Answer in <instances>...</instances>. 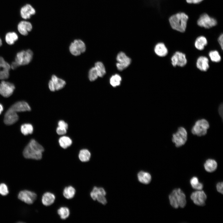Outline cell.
Here are the masks:
<instances>
[{"label":"cell","instance_id":"1","mask_svg":"<svg viewBox=\"0 0 223 223\" xmlns=\"http://www.w3.org/2000/svg\"><path fill=\"white\" fill-rule=\"evenodd\" d=\"M44 151L43 146L35 140L33 139L24 148L23 155L26 159L39 160L42 159Z\"/></svg>","mask_w":223,"mask_h":223},{"label":"cell","instance_id":"2","mask_svg":"<svg viewBox=\"0 0 223 223\" xmlns=\"http://www.w3.org/2000/svg\"><path fill=\"white\" fill-rule=\"evenodd\" d=\"M188 19L189 17L186 14L183 12H180L171 16L168 20L173 29L180 32L184 33L186 31Z\"/></svg>","mask_w":223,"mask_h":223},{"label":"cell","instance_id":"3","mask_svg":"<svg viewBox=\"0 0 223 223\" xmlns=\"http://www.w3.org/2000/svg\"><path fill=\"white\" fill-rule=\"evenodd\" d=\"M168 197L171 205L175 208L179 207L184 208L186 205V196L179 188L174 189L169 195Z\"/></svg>","mask_w":223,"mask_h":223},{"label":"cell","instance_id":"4","mask_svg":"<svg viewBox=\"0 0 223 223\" xmlns=\"http://www.w3.org/2000/svg\"><path fill=\"white\" fill-rule=\"evenodd\" d=\"M33 53L30 50H22L18 53L15 61L12 62L11 67L13 69L20 65L28 64L32 59Z\"/></svg>","mask_w":223,"mask_h":223},{"label":"cell","instance_id":"5","mask_svg":"<svg viewBox=\"0 0 223 223\" xmlns=\"http://www.w3.org/2000/svg\"><path fill=\"white\" fill-rule=\"evenodd\" d=\"M209 127V124L206 120L202 119L197 121L193 126L191 131L194 135L201 136L206 134Z\"/></svg>","mask_w":223,"mask_h":223},{"label":"cell","instance_id":"6","mask_svg":"<svg viewBox=\"0 0 223 223\" xmlns=\"http://www.w3.org/2000/svg\"><path fill=\"white\" fill-rule=\"evenodd\" d=\"M187 140V131L182 127H179L177 132L173 134L172 141L177 147H179L185 144Z\"/></svg>","mask_w":223,"mask_h":223},{"label":"cell","instance_id":"7","mask_svg":"<svg viewBox=\"0 0 223 223\" xmlns=\"http://www.w3.org/2000/svg\"><path fill=\"white\" fill-rule=\"evenodd\" d=\"M197 24L200 27L208 29L216 25L217 21L214 18L204 13L201 15L199 17L197 21Z\"/></svg>","mask_w":223,"mask_h":223},{"label":"cell","instance_id":"8","mask_svg":"<svg viewBox=\"0 0 223 223\" xmlns=\"http://www.w3.org/2000/svg\"><path fill=\"white\" fill-rule=\"evenodd\" d=\"M18 198L21 201L28 204H33L37 198V194L33 191L24 190L20 191L18 195Z\"/></svg>","mask_w":223,"mask_h":223},{"label":"cell","instance_id":"9","mask_svg":"<svg viewBox=\"0 0 223 223\" xmlns=\"http://www.w3.org/2000/svg\"><path fill=\"white\" fill-rule=\"evenodd\" d=\"M117 63L116 66L118 69L121 71L126 68L130 64L131 59L123 52H119L116 57Z\"/></svg>","mask_w":223,"mask_h":223},{"label":"cell","instance_id":"10","mask_svg":"<svg viewBox=\"0 0 223 223\" xmlns=\"http://www.w3.org/2000/svg\"><path fill=\"white\" fill-rule=\"evenodd\" d=\"M171 64L173 67H183L187 63L185 54L180 51L176 52L171 58Z\"/></svg>","mask_w":223,"mask_h":223},{"label":"cell","instance_id":"11","mask_svg":"<svg viewBox=\"0 0 223 223\" xmlns=\"http://www.w3.org/2000/svg\"><path fill=\"white\" fill-rule=\"evenodd\" d=\"M190 199L196 205L203 206L205 204L207 196L203 190H198L192 192L190 195Z\"/></svg>","mask_w":223,"mask_h":223},{"label":"cell","instance_id":"12","mask_svg":"<svg viewBox=\"0 0 223 223\" xmlns=\"http://www.w3.org/2000/svg\"><path fill=\"white\" fill-rule=\"evenodd\" d=\"M15 89L14 84L9 82L2 81L0 84V94L4 97L10 96Z\"/></svg>","mask_w":223,"mask_h":223},{"label":"cell","instance_id":"13","mask_svg":"<svg viewBox=\"0 0 223 223\" xmlns=\"http://www.w3.org/2000/svg\"><path fill=\"white\" fill-rule=\"evenodd\" d=\"M35 9L30 4H27L20 9V15L23 19L27 20L30 18L31 16L35 14Z\"/></svg>","mask_w":223,"mask_h":223},{"label":"cell","instance_id":"14","mask_svg":"<svg viewBox=\"0 0 223 223\" xmlns=\"http://www.w3.org/2000/svg\"><path fill=\"white\" fill-rule=\"evenodd\" d=\"M18 119L17 112L9 108L5 114L4 121L6 125H10L15 123Z\"/></svg>","mask_w":223,"mask_h":223},{"label":"cell","instance_id":"15","mask_svg":"<svg viewBox=\"0 0 223 223\" xmlns=\"http://www.w3.org/2000/svg\"><path fill=\"white\" fill-rule=\"evenodd\" d=\"M11 66L3 58L0 57V79H5L8 78Z\"/></svg>","mask_w":223,"mask_h":223},{"label":"cell","instance_id":"16","mask_svg":"<svg viewBox=\"0 0 223 223\" xmlns=\"http://www.w3.org/2000/svg\"><path fill=\"white\" fill-rule=\"evenodd\" d=\"M31 23L28 21L22 20L20 21L17 25V29L19 33L24 36L27 35L28 33L32 29Z\"/></svg>","mask_w":223,"mask_h":223},{"label":"cell","instance_id":"17","mask_svg":"<svg viewBox=\"0 0 223 223\" xmlns=\"http://www.w3.org/2000/svg\"><path fill=\"white\" fill-rule=\"evenodd\" d=\"M11 110L16 112L30 111V107L28 104L25 101H22L17 102L10 108Z\"/></svg>","mask_w":223,"mask_h":223},{"label":"cell","instance_id":"18","mask_svg":"<svg viewBox=\"0 0 223 223\" xmlns=\"http://www.w3.org/2000/svg\"><path fill=\"white\" fill-rule=\"evenodd\" d=\"M209 60L206 57L200 56L197 59L196 63L197 68L200 70L206 72L209 67Z\"/></svg>","mask_w":223,"mask_h":223},{"label":"cell","instance_id":"19","mask_svg":"<svg viewBox=\"0 0 223 223\" xmlns=\"http://www.w3.org/2000/svg\"><path fill=\"white\" fill-rule=\"evenodd\" d=\"M55 197L54 194L50 192H46L42 196V202L43 205L46 206L51 205L54 202Z\"/></svg>","mask_w":223,"mask_h":223},{"label":"cell","instance_id":"20","mask_svg":"<svg viewBox=\"0 0 223 223\" xmlns=\"http://www.w3.org/2000/svg\"><path fill=\"white\" fill-rule=\"evenodd\" d=\"M154 50L156 54L160 57L166 56L168 52V49L165 45L162 42L157 44L155 46Z\"/></svg>","mask_w":223,"mask_h":223},{"label":"cell","instance_id":"21","mask_svg":"<svg viewBox=\"0 0 223 223\" xmlns=\"http://www.w3.org/2000/svg\"><path fill=\"white\" fill-rule=\"evenodd\" d=\"M217 164L216 160L212 159L207 160L204 164L205 170L209 173L213 172L216 169Z\"/></svg>","mask_w":223,"mask_h":223},{"label":"cell","instance_id":"22","mask_svg":"<svg viewBox=\"0 0 223 223\" xmlns=\"http://www.w3.org/2000/svg\"><path fill=\"white\" fill-rule=\"evenodd\" d=\"M137 176L138 181L142 183L148 184L151 181V177L148 173L141 171L138 173Z\"/></svg>","mask_w":223,"mask_h":223},{"label":"cell","instance_id":"23","mask_svg":"<svg viewBox=\"0 0 223 223\" xmlns=\"http://www.w3.org/2000/svg\"><path fill=\"white\" fill-rule=\"evenodd\" d=\"M208 41L204 36H201L197 38L195 42V46L197 50H203L207 45Z\"/></svg>","mask_w":223,"mask_h":223},{"label":"cell","instance_id":"24","mask_svg":"<svg viewBox=\"0 0 223 223\" xmlns=\"http://www.w3.org/2000/svg\"><path fill=\"white\" fill-rule=\"evenodd\" d=\"M58 142L60 146L62 148L66 149L72 145V141L70 137L63 136L59 138Z\"/></svg>","mask_w":223,"mask_h":223},{"label":"cell","instance_id":"25","mask_svg":"<svg viewBox=\"0 0 223 223\" xmlns=\"http://www.w3.org/2000/svg\"><path fill=\"white\" fill-rule=\"evenodd\" d=\"M76 192L75 188L72 186H69L64 188L63 191V195L67 199H71L74 197Z\"/></svg>","mask_w":223,"mask_h":223},{"label":"cell","instance_id":"26","mask_svg":"<svg viewBox=\"0 0 223 223\" xmlns=\"http://www.w3.org/2000/svg\"><path fill=\"white\" fill-rule=\"evenodd\" d=\"M78 157L80 160L82 162H87L90 160L91 153L87 149H82L79 151Z\"/></svg>","mask_w":223,"mask_h":223},{"label":"cell","instance_id":"27","mask_svg":"<svg viewBox=\"0 0 223 223\" xmlns=\"http://www.w3.org/2000/svg\"><path fill=\"white\" fill-rule=\"evenodd\" d=\"M51 80L54 84L56 90L62 89L66 84V82L64 80L58 78L55 75L52 76Z\"/></svg>","mask_w":223,"mask_h":223},{"label":"cell","instance_id":"28","mask_svg":"<svg viewBox=\"0 0 223 223\" xmlns=\"http://www.w3.org/2000/svg\"><path fill=\"white\" fill-rule=\"evenodd\" d=\"M18 37L17 33L13 32L7 33L5 36V40L9 45H11L14 43L18 39Z\"/></svg>","mask_w":223,"mask_h":223},{"label":"cell","instance_id":"29","mask_svg":"<svg viewBox=\"0 0 223 223\" xmlns=\"http://www.w3.org/2000/svg\"><path fill=\"white\" fill-rule=\"evenodd\" d=\"M57 213L61 219L65 220L69 216L70 211L69 209L66 207H62L57 210Z\"/></svg>","mask_w":223,"mask_h":223},{"label":"cell","instance_id":"30","mask_svg":"<svg viewBox=\"0 0 223 223\" xmlns=\"http://www.w3.org/2000/svg\"><path fill=\"white\" fill-rule=\"evenodd\" d=\"M190 183L194 189L201 190L203 188V184L199 182L198 178L196 177H193L190 179Z\"/></svg>","mask_w":223,"mask_h":223},{"label":"cell","instance_id":"31","mask_svg":"<svg viewBox=\"0 0 223 223\" xmlns=\"http://www.w3.org/2000/svg\"><path fill=\"white\" fill-rule=\"evenodd\" d=\"M94 67L97 72L98 77H103L106 74L105 67L103 63L100 62H98L95 64Z\"/></svg>","mask_w":223,"mask_h":223},{"label":"cell","instance_id":"32","mask_svg":"<svg viewBox=\"0 0 223 223\" xmlns=\"http://www.w3.org/2000/svg\"><path fill=\"white\" fill-rule=\"evenodd\" d=\"M20 129L22 133L24 135H26L33 133V127L31 124H25L21 125Z\"/></svg>","mask_w":223,"mask_h":223},{"label":"cell","instance_id":"33","mask_svg":"<svg viewBox=\"0 0 223 223\" xmlns=\"http://www.w3.org/2000/svg\"><path fill=\"white\" fill-rule=\"evenodd\" d=\"M208 55L210 59L213 62L217 63L221 60V56L217 50L211 51L209 53Z\"/></svg>","mask_w":223,"mask_h":223},{"label":"cell","instance_id":"34","mask_svg":"<svg viewBox=\"0 0 223 223\" xmlns=\"http://www.w3.org/2000/svg\"><path fill=\"white\" fill-rule=\"evenodd\" d=\"M121 81V77L118 74H116L111 77L110 82L111 85L114 87L119 85Z\"/></svg>","mask_w":223,"mask_h":223},{"label":"cell","instance_id":"35","mask_svg":"<svg viewBox=\"0 0 223 223\" xmlns=\"http://www.w3.org/2000/svg\"><path fill=\"white\" fill-rule=\"evenodd\" d=\"M73 42L81 53L85 51L86 49V46L85 43L82 40L80 39L75 40Z\"/></svg>","mask_w":223,"mask_h":223},{"label":"cell","instance_id":"36","mask_svg":"<svg viewBox=\"0 0 223 223\" xmlns=\"http://www.w3.org/2000/svg\"><path fill=\"white\" fill-rule=\"evenodd\" d=\"M98 77L97 72L94 67H92L89 70L88 77L89 80L91 81L97 79Z\"/></svg>","mask_w":223,"mask_h":223},{"label":"cell","instance_id":"37","mask_svg":"<svg viewBox=\"0 0 223 223\" xmlns=\"http://www.w3.org/2000/svg\"><path fill=\"white\" fill-rule=\"evenodd\" d=\"M69 48L70 53L74 56H78L81 54L73 42L70 44Z\"/></svg>","mask_w":223,"mask_h":223},{"label":"cell","instance_id":"38","mask_svg":"<svg viewBox=\"0 0 223 223\" xmlns=\"http://www.w3.org/2000/svg\"><path fill=\"white\" fill-rule=\"evenodd\" d=\"M9 192L7 186L5 183L0 184V194L2 196L7 195Z\"/></svg>","mask_w":223,"mask_h":223},{"label":"cell","instance_id":"39","mask_svg":"<svg viewBox=\"0 0 223 223\" xmlns=\"http://www.w3.org/2000/svg\"><path fill=\"white\" fill-rule=\"evenodd\" d=\"M56 131L58 135H62L67 133V129L58 126L56 129Z\"/></svg>","mask_w":223,"mask_h":223},{"label":"cell","instance_id":"40","mask_svg":"<svg viewBox=\"0 0 223 223\" xmlns=\"http://www.w3.org/2000/svg\"><path fill=\"white\" fill-rule=\"evenodd\" d=\"M58 126L67 130L68 127V124L64 121L62 120H60L59 121L58 123Z\"/></svg>","mask_w":223,"mask_h":223},{"label":"cell","instance_id":"41","mask_svg":"<svg viewBox=\"0 0 223 223\" xmlns=\"http://www.w3.org/2000/svg\"><path fill=\"white\" fill-rule=\"evenodd\" d=\"M223 184L222 182H218L216 185V188L217 191L221 194H223Z\"/></svg>","mask_w":223,"mask_h":223},{"label":"cell","instance_id":"42","mask_svg":"<svg viewBox=\"0 0 223 223\" xmlns=\"http://www.w3.org/2000/svg\"><path fill=\"white\" fill-rule=\"evenodd\" d=\"M218 42L222 50L223 49V34H221L218 38Z\"/></svg>","mask_w":223,"mask_h":223},{"label":"cell","instance_id":"43","mask_svg":"<svg viewBox=\"0 0 223 223\" xmlns=\"http://www.w3.org/2000/svg\"><path fill=\"white\" fill-rule=\"evenodd\" d=\"M48 86L50 90L52 92L56 90L55 85L54 82L51 80H50L49 82Z\"/></svg>","mask_w":223,"mask_h":223},{"label":"cell","instance_id":"44","mask_svg":"<svg viewBox=\"0 0 223 223\" xmlns=\"http://www.w3.org/2000/svg\"><path fill=\"white\" fill-rule=\"evenodd\" d=\"M203 0H186V2L189 4H198Z\"/></svg>","mask_w":223,"mask_h":223},{"label":"cell","instance_id":"45","mask_svg":"<svg viewBox=\"0 0 223 223\" xmlns=\"http://www.w3.org/2000/svg\"><path fill=\"white\" fill-rule=\"evenodd\" d=\"M219 113L222 118H223V104L220 105L218 108Z\"/></svg>","mask_w":223,"mask_h":223},{"label":"cell","instance_id":"46","mask_svg":"<svg viewBox=\"0 0 223 223\" xmlns=\"http://www.w3.org/2000/svg\"><path fill=\"white\" fill-rule=\"evenodd\" d=\"M3 110V107L2 105L0 104V114L1 113Z\"/></svg>","mask_w":223,"mask_h":223},{"label":"cell","instance_id":"47","mask_svg":"<svg viewBox=\"0 0 223 223\" xmlns=\"http://www.w3.org/2000/svg\"><path fill=\"white\" fill-rule=\"evenodd\" d=\"M2 45V41L1 38H0V46Z\"/></svg>","mask_w":223,"mask_h":223}]
</instances>
